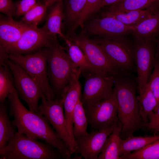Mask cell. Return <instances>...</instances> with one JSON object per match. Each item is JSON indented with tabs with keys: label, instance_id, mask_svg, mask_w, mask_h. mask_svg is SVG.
I'll return each instance as SVG.
<instances>
[{
	"label": "cell",
	"instance_id": "obj_2",
	"mask_svg": "<svg viewBox=\"0 0 159 159\" xmlns=\"http://www.w3.org/2000/svg\"><path fill=\"white\" fill-rule=\"evenodd\" d=\"M137 87L136 81L130 77L119 78L114 83L117 117L122 125L120 137L123 139L133 136L137 130L145 129V123L140 116L136 95Z\"/></svg>",
	"mask_w": 159,
	"mask_h": 159
},
{
	"label": "cell",
	"instance_id": "obj_34",
	"mask_svg": "<svg viewBox=\"0 0 159 159\" xmlns=\"http://www.w3.org/2000/svg\"><path fill=\"white\" fill-rule=\"evenodd\" d=\"M148 119L149 122L145 123V129L155 133L159 132V115L152 111L148 114Z\"/></svg>",
	"mask_w": 159,
	"mask_h": 159
},
{
	"label": "cell",
	"instance_id": "obj_31",
	"mask_svg": "<svg viewBox=\"0 0 159 159\" xmlns=\"http://www.w3.org/2000/svg\"><path fill=\"white\" fill-rule=\"evenodd\" d=\"M101 0H86L85 7L80 17L74 25L69 30L67 34L69 36L74 32L76 29L80 26L82 29L84 23L87 19L96 13L97 8Z\"/></svg>",
	"mask_w": 159,
	"mask_h": 159
},
{
	"label": "cell",
	"instance_id": "obj_22",
	"mask_svg": "<svg viewBox=\"0 0 159 159\" xmlns=\"http://www.w3.org/2000/svg\"><path fill=\"white\" fill-rule=\"evenodd\" d=\"M159 140V135L145 136L133 135L124 139L121 138L119 156L120 157L141 149Z\"/></svg>",
	"mask_w": 159,
	"mask_h": 159
},
{
	"label": "cell",
	"instance_id": "obj_12",
	"mask_svg": "<svg viewBox=\"0 0 159 159\" xmlns=\"http://www.w3.org/2000/svg\"><path fill=\"white\" fill-rule=\"evenodd\" d=\"M134 26L125 24L110 16L100 15L85 22L82 32L87 36L97 35L107 39H115L132 34Z\"/></svg>",
	"mask_w": 159,
	"mask_h": 159
},
{
	"label": "cell",
	"instance_id": "obj_24",
	"mask_svg": "<svg viewBox=\"0 0 159 159\" xmlns=\"http://www.w3.org/2000/svg\"><path fill=\"white\" fill-rule=\"evenodd\" d=\"M159 4V0H124L108 6L105 10L118 12L147 9Z\"/></svg>",
	"mask_w": 159,
	"mask_h": 159
},
{
	"label": "cell",
	"instance_id": "obj_30",
	"mask_svg": "<svg viewBox=\"0 0 159 159\" xmlns=\"http://www.w3.org/2000/svg\"><path fill=\"white\" fill-rule=\"evenodd\" d=\"M48 5L37 3L29 11L23 16L21 22L31 26H37L46 15Z\"/></svg>",
	"mask_w": 159,
	"mask_h": 159
},
{
	"label": "cell",
	"instance_id": "obj_36",
	"mask_svg": "<svg viewBox=\"0 0 159 159\" xmlns=\"http://www.w3.org/2000/svg\"><path fill=\"white\" fill-rule=\"evenodd\" d=\"M123 0H101L97 8L96 12L103 7L117 4Z\"/></svg>",
	"mask_w": 159,
	"mask_h": 159
},
{
	"label": "cell",
	"instance_id": "obj_13",
	"mask_svg": "<svg viewBox=\"0 0 159 159\" xmlns=\"http://www.w3.org/2000/svg\"><path fill=\"white\" fill-rule=\"evenodd\" d=\"M84 107L88 124L95 130L107 128L118 119L117 104L114 90L108 98L94 105Z\"/></svg>",
	"mask_w": 159,
	"mask_h": 159
},
{
	"label": "cell",
	"instance_id": "obj_18",
	"mask_svg": "<svg viewBox=\"0 0 159 159\" xmlns=\"http://www.w3.org/2000/svg\"><path fill=\"white\" fill-rule=\"evenodd\" d=\"M52 7L47 15L46 21L43 26L53 38L57 35L64 40L68 38L62 32V21L64 17L62 0H58Z\"/></svg>",
	"mask_w": 159,
	"mask_h": 159
},
{
	"label": "cell",
	"instance_id": "obj_8",
	"mask_svg": "<svg viewBox=\"0 0 159 159\" xmlns=\"http://www.w3.org/2000/svg\"><path fill=\"white\" fill-rule=\"evenodd\" d=\"M13 74L15 87L19 95L28 105L29 110L38 112V102L44 94L36 82L19 65L8 58L4 62Z\"/></svg>",
	"mask_w": 159,
	"mask_h": 159
},
{
	"label": "cell",
	"instance_id": "obj_14",
	"mask_svg": "<svg viewBox=\"0 0 159 159\" xmlns=\"http://www.w3.org/2000/svg\"><path fill=\"white\" fill-rule=\"evenodd\" d=\"M54 38L44 26L39 28L28 25L18 42L8 51V54L26 55L34 53L47 47Z\"/></svg>",
	"mask_w": 159,
	"mask_h": 159
},
{
	"label": "cell",
	"instance_id": "obj_7",
	"mask_svg": "<svg viewBox=\"0 0 159 159\" xmlns=\"http://www.w3.org/2000/svg\"><path fill=\"white\" fill-rule=\"evenodd\" d=\"M102 47L118 72L136 70L134 46L124 37L115 39H94Z\"/></svg>",
	"mask_w": 159,
	"mask_h": 159
},
{
	"label": "cell",
	"instance_id": "obj_6",
	"mask_svg": "<svg viewBox=\"0 0 159 159\" xmlns=\"http://www.w3.org/2000/svg\"><path fill=\"white\" fill-rule=\"evenodd\" d=\"M85 85L80 100L84 107L94 105L110 97L114 91V76L95 69L81 72Z\"/></svg>",
	"mask_w": 159,
	"mask_h": 159
},
{
	"label": "cell",
	"instance_id": "obj_19",
	"mask_svg": "<svg viewBox=\"0 0 159 159\" xmlns=\"http://www.w3.org/2000/svg\"><path fill=\"white\" fill-rule=\"evenodd\" d=\"M159 8V4L148 8L123 12H118L104 9L100 15L112 17L123 23L135 26L152 14Z\"/></svg>",
	"mask_w": 159,
	"mask_h": 159
},
{
	"label": "cell",
	"instance_id": "obj_3",
	"mask_svg": "<svg viewBox=\"0 0 159 159\" xmlns=\"http://www.w3.org/2000/svg\"><path fill=\"white\" fill-rule=\"evenodd\" d=\"M62 154L52 145L31 139L18 131L4 148L0 159H60Z\"/></svg>",
	"mask_w": 159,
	"mask_h": 159
},
{
	"label": "cell",
	"instance_id": "obj_37",
	"mask_svg": "<svg viewBox=\"0 0 159 159\" xmlns=\"http://www.w3.org/2000/svg\"><path fill=\"white\" fill-rule=\"evenodd\" d=\"M58 0H45V4H47L48 6L52 5L56 3Z\"/></svg>",
	"mask_w": 159,
	"mask_h": 159
},
{
	"label": "cell",
	"instance_id": "obj_11",
	"mask_svg": "<svg viewBox=\"0 0 159 159\" xmlns=\"http://www.w3.org/2000/svg\"><path fill=\"white\" fill-rule=\"evenodd\" d=\"M39 111L48 120L52 127L60 138L68 146L71 151L75 153L76 147L69 135L65 118L63 99L62 97H56L48 100L43 94Z\"/></svg>",
	"mask_w": 159,
	"mask_h": 159
},
{
	"label": "cell",
	"instance_id": "obj_26",
	"mask_svg": "<svg viewBox=\"0 0 159 159\" xmlns=\"http://www.w3.org/2000/svg\"><path fill=\"white\" fill-rule=\"evenodd\" d=\"M64 41L67 47L68 54L71 60L77 67L80 69L81 72L95 69L78 46L68 38Z\"/></svg>",
	"mask_w": 159,
	"mask_h": 159
},
{
	"label": "cell",
	"instance_id": "obj_25",
	"mask_svg": "<svg viewBox=\"0 0 159 159\" xmlns=\"http://www.w3.org/2000/svg\"><path fill=\"white\" fill-rule=\"evenodd\" d=\"M73 134L75 139L88 133V124L85 110L80 100L76 105L73 115Z\"/></svg>",
	"mask_w": 159,
	"mask_h": 159
},
{
	"label": "cell",
	"instance_id": "obj_32",
	"mask_svg": "<svg viewBox=\"0 0 159 159\" xmlns=\"http://www.w3.org/2000/svg\"><path fill=\"white\" fill-rule=\"evenodd\" d=\"M147 84L156 99V108L159 105V55L158 49L155 56L154 69Z\"/></svg>",
	"mask_w": 159,
	"mask_h": 159
},
{
	"label": "cell",
	"instance_id": "obj_38",
	"mask_svg": "<svg viewBox=\"0 0 159 159\" xmlns=\"http://www.w3.org/2000/svg\"><path fill=\"white\" fill-rule=\"evenodd\" d=\"M153 112L156 115H159V105Z\"/></svg>",
	"mask_w": 159,
	"mask_h": 159
},
{
	"label": "cell",
	"instance_id": "obj_4",
	"mask_svg": "<svg viewBox=\"0 0 159 159\" xmlns=\"http://www.w3.org/2000/svg\"><path fill=\"white\" fill-rule=\"evenodd\" d=\"M48 79L56 97H60L77 67L57 37L52 39L47 47Z\"/></svg>",
	"mask_w": 159,
	"mask_h": 159
},
{
	"label": "cell",
	"instance_id": "obj_39",
	"mask_svg": "<svg viewBox=\"0 0 159 159\" xmlns=\"http://www.w3.org/2000/svg\"><path fill=\"white\" fill-rule=\"evenodd\" d=\"M158 53L159 55V37L158 39Z\"/></svg>",
	"mask_w": 159,
	"mask_h": 159
},
{
	"label": "cell",
	"instance_id": "obj_29",
	"mask_svg": "<svg viewBox=\"0 0 159 159\" xmlns=\"http://www.w3.org/2000/svg\"><path fill=\"white\" fill-rule=\"evenodd\" d=\"M120 159H159V140L139 150L122 155Z\"/></svg>",
	"mask_w": 159,
	"mask_h": 159
},
{
	"label": "cell",
	"instance_id": "obj_27",
	"mask_svg": "<svg viewBox=\"0 0 159 159\" xmlns=\"http://www.w3.org/2000/svg\"><path fill=\"white\" fill-rule=\"evenodd\" d=\"M86 0H69L64 13V25L69 30L76 22L85 6Z\"/></svg>",
	"mask_w": 159,
	"mask_h": 159
},
{
	"label": "cell",
	"instance_id": "obj_17",
	"mask_svg": "<svg viewBox=\"0 0 159 159\" xmlns=\"http://www.w3.org/2000/svg\"><path fill=\"white\" fill-rule=\"evenodd\" d=\"M136 41L156 39L159 37V8L134 26L132 34Z\"/></svg>",
	"mask_w": 159,
	"mask_h": 159
},
{
	"label": "cell",
	"instance_id": "obj_28",
	"mask_svg": "<svg viewBox=\"0 0 159 159\" xmlns=\"http://www.w3.org/2000/svg\"><path fill=\"white\" fill-rule=\"evenodd\" d=\"M0 102L6 100L14 85L12 72L7 64L0 65Z\"/></svg>",
	"mask_w": 159,
	"mask_h": 159
},
{
	"label": "cell",
	"instance_id": "obj_5",
	"mask_svg": "<svg viewBox=\"0 0 159 159\" xmlns=\"http://www.w3.org/2000/svg\"><path fill=\"white\" fill-rule=\"evenodd\" d=\"M47 57V47L28 54L8 55V58L24 69L40 86L47 99L50 100L55 99L56 96L48 79Z\"/></svg>",
	"mask_w": 159,
	"mask_h": 159
},
{
	"label": "cell",
	"instance_id": "obj_23",
	"mask_svg": "<svg viewBox=\"0 0 159 159\" xmlns=\"http://www.w3.org/2000/svg\"><path fill=\"white\" fill-rule=\"evenodd\" d=\"M137 96L140 116L145 122H148V115L156 108L157 102L153 93L146 84L144 89L138 92Z\"/></svg>",
	"mask_w": 159,
	"mask_h": 159
},
{
	"label": "cell",
	"instance_id": "obj_15",
	"mask_svg": "<svg viewBox=\"0 0 159 159\" xmlns=\"http://www.w3.org/2000/svg\"><path fill=\"white\" fill-rule=\"evenodd\" d=\"M118 120L107 128L100 130L92 129L90 133L75 138L77 147L75 154H79L85 159H98Z\"/></svg>",
	"mask_w": 159,
	"mask_h": 159
},
{
	"label": "cell",
	"instance_id": "obj_16",
	"mask_svg": "<svg viewBox=\"0 0 159 159\" xmlns=\"http://www.w3.org/2000/svg\"><path fill=\"white\" fill-rule=\"evenodd\" d=\"M28 25L7 17L0 21V63L8 59V51L18 42Z\"/></svg>",
	"mask_w": 159,
	"mask_h": 159
},
{
	"label": "cell",
	"instance_id": "obj_10",
	"mask_svg": "<svg viewBox=\"0 0 159 159\" xmlns=\"http://www.w3.org/2000/svg\"><path fill=\"white\" fill-rule=\"evenodd\" d=\"M158 38L149 41H136L133 45L138 92L144 89L153 70Z\"/></svg>",
	"mask_w": 159,
	"mask_h": 159
},
{
	"label": "cell",
	"instance_id": "obj_1",
	"mask_svg": "<svg viewBox=\"0 0 159 159\" xmlns=\"http://www.w3.org/2000/svg\"><path fill=\"white\" fill-rule=\"evenodd\" d=\"M7 98L9 114L13 117L12 123L19 132L31 139L49 144L62 154L63 159H72L73 152L59 136L47 118L38 112L28 110L22 104L14 85Z\"/></svg>",
	"mask_w": 159,
	"mask_h": 159
},
{
	"label": "cell",
	"instance_id": "obj_35",
	"mask_svg": "<svg viewBox=\"0 0 159 159\" xmlns=\"http://www.w3.org/2000/svg\"><path fill=\"white\" fill-rule=\"evenodd\" d=\"M15 10L16 6L12 0H0V11L6 15L7 17L12 18Z\"/></svg>",
	"mask_w": 159,
	"mask_h": 159
},
{
	"label": "cell",
	"instance_id": "obj_20",
	"mask_svg": "<svg viewBox=\"0 0 159 159\" xmlns=\"http://www.w3.org/2000/svg\"><path fill=\"white\" fill-rule=\"evenodd\" d=\"M122 129V124L118 120L113 131L107 138L98 159H120L119 149Z\"/></svg>",
	"mask_w": 159,
	"mask_h": 159
},
{
	"label": "cell",
	"instance_id": "obj_33",
	"mask_svg": "<svg viewBox=\"0 0 159 159\" xmlns=\"http://www.w3.org/2000/svg\"><path fill=\"white\" fill-rule=\"evenodd\" d=\"M37 3L36 0H21L16 6L14 15L17 16H24Z\"/></svg>",
	"mask_w": 159,
	"mask_h": 159
},
{
	"label": "cell",
	"instance_id": "obj_9",
	"mask_svg": "<svg viewBox=\"0 0 159 159\" xmlns=\"http://www.w3.org/2000/svg\"><path fill=\"white\" fill-rule=\"evenodd\" d=\"M68 37L81 49L95 69L113 76L117 73L102 47L94 39L82 32L79 34L74 32Z\"/></svg>",
	"mask_w": 159,
	"mask_h": 159
},
{
	"label": "cell",
	"instance_id": "obj_21",
	"mask_svg": "<svg viewBox=\"0 0 159 159\" xmlns=\"http://www.w3.org/2000/svg\"><path fill=\"white\" fill-rule=\"evenodd\" d=\"M8 103L6 100L0 103V150L5 148L14 136V126L9 118Z\"/></svg>",
	"mask_w": 159,
	"mask_h": 159
}]
</instances>
